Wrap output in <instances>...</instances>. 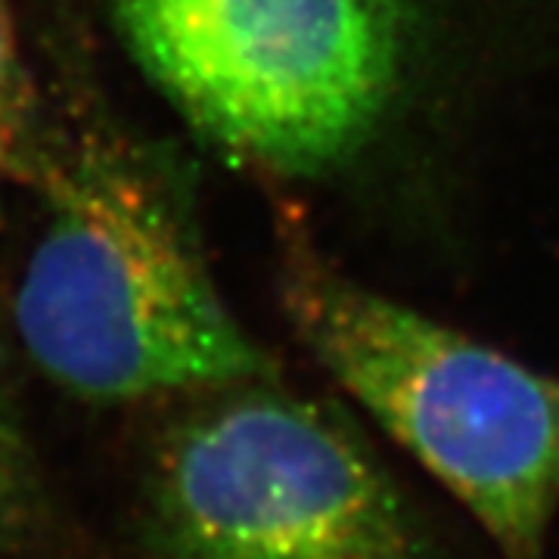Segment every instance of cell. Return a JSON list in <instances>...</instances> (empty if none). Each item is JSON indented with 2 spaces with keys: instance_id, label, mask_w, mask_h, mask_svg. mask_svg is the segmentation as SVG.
Returning <instances> with one entry per match:
<instances>
[{
  "instance_id": "1",
  "label": "cell",
  "mask_w": 559,
  "mask_h": 559,
  "mask_svg": "<svg viewBox=\"0 0 559 559\" xmlns=\"http://www.w3.org/2000/svg\"><path fill=\"white\" fill-rule=\"evenodd\" d=\"M40 190L47 221L22 267L13 323L57 389L134 404L277 380L156 175L87 143L57 156Z\"/></svg>"
},
{
  "instance_id": "2",
  "label": "cell",
  "mask_w": 559,
  "mask_h": 559,
  "mask_svg": "<svg viewBox=\"0 0 559 559\" xmlns=\"http://www.w3.org/2000/svg\"><path fill=\"white\" fill-rule=\"evenodd\" d=\"M280 301L348 399L479 522L500 559H547L559 513V377L345 274L283 234Z\"/></svg>"
},
{
  "instance_id": "3",
  "label": "cell",
  "mask_w": 559,
  "mask_h": 559,
  "mask_svg": "<svg viewBox=\"0 0 559 559\" xmlns=\"http://www.w3.org/2000/svg\"><path fill=\"white\" fill-rule=\"evenodd\" d=\"M140 532L150 559H439L358 429L274 380L165 429Z\"/></svg>"
},
{
  "instance_id": "4",
  "label": "cell",
  "mask_w": 559,
  "mask_h": 559,
  "mask_svg": "<svg viewBox=\"0 0 559 559\" xmlns=\"http://www.w3.org/2000/svg\"><path fill=\"white\" fill-rule=\"evenodd\" d=\"M57 153L40 128L38 94L22 57L10 0H0V180L40 187Z\"/></svg>"
},
{
  "instance_id": "5",
  "label": "cell",
  "mask_w": 559,
  "mask_h": 559,
  "mask_svg": "<svg viewBox=\"0 0 559 559\" xmlns=\"http://www.w3.org/2000/svg\"><path fill=\"white\" fill-rule=\"evenodd\" d=\"M38 510V473L20 417L0 392V544L20 535Z\"/></svg>"
}]
</instances>
